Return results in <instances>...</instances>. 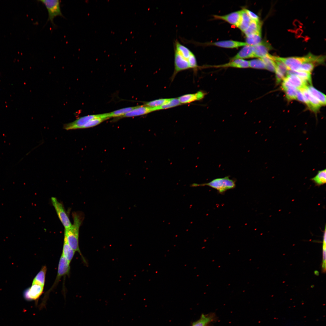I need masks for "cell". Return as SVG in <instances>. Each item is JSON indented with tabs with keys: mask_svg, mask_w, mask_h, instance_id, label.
Wrapping results in <instances>:
<instances>
[{
	"mask_svg": "<svg viewBox=\"0 0 326 326\" xmlns=\"http://www.w3.org/2000/svg\"><path fill=\"white\" fill-rule=\"evenodd\" d=\"M73 223L69 228L65 229L64 235L67 241L72 248L75 252H78L82 257L84 262L86 261L82 256L79 246V230L81 220L77 213L73 214Z\"/></svg>",
	"mask_w": 326,
	"mask_h": 326,
	"instance_id": "cell-1",
	"label": "cell"
},
{
	"mask_svg": "<svg viewBox=\"0 0 326 326\" xmlns=\"http://www.w3.org/2000/svg\"><path fill=\"white\" fill-rule=\"evenodd\" d=\"M207 186L216 190L219 193H222L225 191L234 188L235 186V181L226 176L223 178L215 179L211 181L205 183L197 184L193 183L190 185L191 187H197Z\"/></svg>",
	"mask_w": 326,
	"mask_h": 326,
	"instance_id": "cell-2",
	"label": "cell"
},
{
	"mask_svg": "<svg viewBox=\"0 0 326 326\" xmlns=\"http://www.w3.org/2000/svg\"><path fill=\"white\" fill-rule=\"evenodd\" d=\"M45 6L48 13L47 22L50 21L53 27H56L54 22V18L58 16L64 18L61 10L60 1L59 0H40L38 1Z\"/></svg>",
	"mask_w": 326,
	"mask_h": 326,
	"instance_id": "cell-3",
	"label": "cell"
},
{
	"mask_svg": "<svg viewBox=\"0 0 326 326\" xmlns=\"http://www.w3.org/2000/svg\"><path fill=\"white\" fill-rule=\"evenodd\" d=\"M109 119L108 113L88 115L81 117L74 121L65 124L63 128L66 130L83 129L84 125L91 120L99 117Z\"/></svg>",
	"mask_w": 326,
	"mask_h": 326,
	"instance_id": "cell-4",
	"label": "cell"
},
{
	"mask_svg": "<svg viewBox=\"0 0 326 326\" xmlns=\"http://www.w3.org/2000/svg\"><path fill=\"white\" fill-rule=\"evenodd\" d=\"M70 263L65 258L62 254H61L60 257L58 269L57 273L56 278L54 283L51 287L50 289L48 291L44 296L41 304L43 305H45L46 299L47 296H48V293L50 292L59 281L61 277L64 276L68 275L69 274L70 270Z\"/></svg>",
	"mask_w": 326,
	"mask_h": 326,
	"instance_id": "cell-5",
	"label": "cell"
},
{
	"mask_svg": "<svg viewBox=\"0 0 326 326\" xmlns=\"http://www.w3.org/2000/svg\"><path fill=\"white\" fill-rule=\"evenodd\" d=\"M275 58L283 62L286 66L288 70L299 71L300 67L304 62L308 61V58L306 55L302 57L292 56L281 57L276 56Z\"/></svg>",
	"mask_w": 326,
	"mask_h": 326,
	"instance_id": "cell-6",
	"label": "cell"
},
{
	"mask_svg": "<svg viewBox=\"0 0 326 326\" xmlns=\"http://www.w3.org/2000/svg\"><path fill=\"white\" fill-rule=\"evenodd\" d=\"M51 200L58 216L65 229L70 227L72 224L62 204L55 197H52Z\"/></svg>",
	"mask_w": 326,
	"mask_h": 326,
	"instance_id": "cell-7",
	"label": "cell"
},
{
	"mask_svg": "<svg viewBox=\"0 0 326 326\" xmlns=\"http://www.w3.org/2000/svg\"><path fill=\"white\" fill-rule=\"evenodd\" d=\"M44 287L37 284H32L31 286L25 290L24 293L25 299L28 301L34 300L36 303L43 293Z\"/></svg>",
	"mask_w": 326,
	"mask_h": 326,
	"instance_id": "cell-8",
	"label": "cell"
},
{
	"mask_svg": "<svg viewBox=\"0 0 326 326\" xmlns=\"http://www.w3.org/2000/svg\"><path fill=\"white\" fill-rule=\"evenodd\" d=\"M253 46L254 57L261 58L266 56L273 48L267 41H261L258 44Z\"/></svg>",
	"mask_w": 326,
	"mask_h": 326,
	"instance_id": "cell-9",
	"label": "cell"
},
{
	"mask_svg": "<svg viewBox=\"0 0 326 326\" xmlns=\"http://www.w3.org/2000/svg\"><path fill=\"white\" fill-rule=\"evenodd\" d=\"M174 66V71L172 76L173 78L178 72L190 68L188 59L184 57L175 51Z\"/></svg>",
	"mask_w": 326,
	"mask_h": 326,
	"instance_id": "cell-10",
	"label": "cell"
},
{
	"mask_svg": "<svg viewBox=\"0 0 326 326\" xmlns=\"http://www.w3.org/2000/svg\"><path fill=\"white\" fill-rule=\"evenodd\" d=\"M275 64L276 78L277 83L283 80L287 75L288 70L285 64L281 61L276 59L275 56L271 55Z\"/></svg>",
	"mask_w": 326,
	"mask_h": 326,
	"instance_id": "cell-11",
	"label": "cell"
},
{
	"mask_svg": "<svg viewBox=\"0 0 326 326\" xmlns=\"http://www.w3.org/2000/svg\"><path fill=\"white\" fill-rule=\"evenodd\" d=\"M241 14V10L223 15H214L213 17L216 19L224 20L238 27L240 21Z\"/></svg>",
	"mask_w": 326,
	"mask_h": 326,
	"instance_id": "cell-12",
	"label": "cell"
},
{
	"mask_svg": "<svg viewBox=\"0 0 326 326\" xmlns=\"http://www.w3.org/2000/svg\"><path fill=\"white\" fill-rule=\"evenodd\" d=\"M302 92L306 98L308 102V107L312 111L316 112L321 106L319 101L314 97L309 92L306 88L299 90Z\"/></svg>",
	"mask_w": 326,
	"mask_h": 326,
	"instance_id": "cell-13",
	"label": "cell"
},
{
	"mask_svg": "<svg viewBox=\"0 0 326 326\" xmlns=\"http://www.w3.org/2000/svg\"><path fill=\"white\" fill-rule=\"evenodd\" d=\"M155 111L154 108L145 105L136 106V107L121 117H131L146 114Z\"/></svg>",
	"mask_w": 326,
	"mask_h": 326,
	"instance_id": "cell-14",
	"label": "cell"
},
{
	"mask_svg": "<svg viewBox=\"0 0 326 326\" xmlns=\"http://www.w3.org/2000/svg\"><path fill=\"white\" fill-rule=\"evenodd\" d=\"M207 45H213L218 47L227 48H234L248 45L246 42L232 40H226L208 43Z\"/></svg>",
	"mask_w": 326,
	"mask_h": 326,
	"instance_id": "cell-15",
	"label": "cell"
},
{
	"mask_svg": "<svg viewBox=\"0 0 326 326\" xmlns=\"http://www.w3.org/2000/svg\"><path fill=\"white\" fill-rule=\"evenodd\" d=\"M284 80L290 85L298 90L306 88L308 86L300 78L294 74H288Z\"/></svg>",
	"mask_w": 326,
	"mask_h": 326,
	"instance_id": "cell-16",
	"label": "cell"
},
{
	"mask_svg": "<svg viewBox=\"0 0 326 326\" xmlns=\"http://www.w3.org/2000/svg\"><path fill=\"white\" fill-rule=\"evenodd\" d=\"M205 94V92L200 91L194 94H184L177 98L181 104H185L200 100L204 98Z\"/></svg>",
	"mask_w": 326,
	"mask_h": 326,
	"instance_id": "cell-17",
	"label": "cell"
},
{
	"mask_svg": "<svg viewBox=\"0 0 326 326\" xmlns=\"http://www.w3.org/2000/svg\"><path fill=\"white\" fill-rule=\"evenodd\" d=\"M211 67L215 68L233 67L245 68L249 67L248 61L241 59L231 61L229 62L222 65H214Z\"/></svg>",
	"mask_w": 326,
	"mask_h": 326,
	"instance_id": "cell-18",
	"label": "cell"
},
{
	"mask_svg": "<svg viewBox=\"0 0 326 326\" xmlns=\"http://www.w3.org/2000/svg\"><path fill=\"white\" fill-rule=\"evenodd\" d=\"M254 58L253 46L247 45L244 47L233 57L231 59V61L238 59H247Z\"/></svg>",
	"mask_w": 326,
	"mask_h": 326,
	"instance_id": "cell-19",
	"label": "cell"
},
{
	"mask_svg": "<svg viewBox=\"0 0 326 326\" xmlns=\"http://www.w3.org/2000/svg\"><path fill=\"white\" fill-rule=\"evenodd\" d=\"M282 89L284 91L286 97L289 100L296 99L297 92L298 89L290 85L283 80L282 84Z\"/></svg>",
	"mask_w": 326,
	"mask_h": 326,
	"instance_id": "cell-20",
	"label": "cell"
},
{
	"mask_svg": "<svg viewBox=\"0 0 326 326\" xmlns=\"http://www.w3.org/2000/svg\"><path fill=\"white\" fill-rule=\"evenodd\" d=\"M215 319L214 314H202L199 319L194 322L191 326H207Z\"/></svg>",
	"mask_w": 326,
	"mask_h": 326,
	"instance_id": "cell-21",
	"label": "cell"
},
{
	"mask_svg": "<svg viewBox=\"0 0 326 326\" xmlns=\"http://www.w3.org/2000/svg\"><path fill=\"white\" fill-rule=\"evenodd\" d=\"M75 252V251L70 246L66 237L64 236L62 254L69 263H70Z\"/></svg>",
	"mask_w": 326,
	"mask_h": 326,
	"instance_id": "cell-22",
	"label": "cell"
},
{
	"mask_svg": "<svg viewBox=\"0 0 326 326\" xmlns=\"http://www.w3.org/2000/svg\"><path fill=\"white\" fill-rule=\"evenodd\" d=\"M261 23L260 21H251L247 29L244 32L246 37L257 33H261Z\"/></svg>",
	"mask_w": 326,
	"mask_h": 326,
	"instance_id": "cell-23",
	"label": "cell"
},
{
	"mask_svg": "<svg viewBox=\"0 0 326 326\" xmlns=\"http://www.w3.org/2000/svg\"><path fill=\"white\" fill-rule=\"evenodd\" d=\"M307 89L310 93L320 103L321 106L326 104V96L321 92L311 85H308Z\"/></svg>",
	"mask_w": 326,
	"mask_h": 326,
	"instance_id": "cell-24",
	"label": "cell"
},
{
	"mask_svg": "<svg viewBox=\"0 0 326 326\" xmlns=\"http://www.w3.org/2000/svg\"><path fill=\"white\" fill-rule=\"evenodd\" d=\"M241 14L240 21L238 27L244 32L249 25L251 20L249 17L244 9L241 10Z\"/></svg>",
	"mask_w": 326,
	"mask_h": 326,
	"instance_id": "cell-25",
	"label": "cell"
},
{
	"mask_svg": "<svg viewBox=\"0 0 326 326\" xmlns=\"http://www.w3.org/2000/svg\"><path fill=\"white\" fill-rule=\"evenodd\" d=\"M47 268L43 266L34 279L32 284H37L44 286Z\"/></svg>",
	"mask_w": 326,
	"mask_h": 326,
	"instance_id": "cell-26",
	"label": "cell"
},
{
	"mask_svg": "<svg viewBox=\"0 0 326 326\" xmlns=\"http://www.w3.org/2000/svg\"><path fill=\"white\" fill-rule=\"evenodd\" d=\"M288 74L296 75L305 82L308 85L311 84L312 77L311 73L303 71H294L288 70Z\"/></svg>",
	"mask_w": 326,
	"mask_h": 326,
	"instance_id": "cell-27",
	"label": "cell"
},
{
	"mask_svg": "<svg viewBox=\"0 0 326 326\" xmlns=\"http://www.w3.org/2000/svg\"><path fill=\"white\" fill-rule=\"evenodd\" d=\"M311 179L317 186H320L325 184L326 182V169L319 171L317 174Z\"/></svg>",
	"mask_w": 326,
	"mask_h": 326,
	"instance_id": "cell-28",
	"label": "cell"
},
{
	"mask_svg": "<svg viewBox=\"0 0 326 326\" xmlns=\"http://www.w3.org/2000/svg\"><path fill=\"white\" fill-rule=\"evenodd\" d=\"M181 104L177 98H171L161 106L154 107L155 111L177 107Z\"/></svg>",
	"mask_w": 326,
	"mask_h": 326,
	"instance_id": "cell-29",
	"label": "cell"
},
{
	"mask_svg": "<svg viewBox=\"0 0 326 326\" xmlns=\"http://www.w3.org/2000/svg\"><path fill=\"white\" fill-rule=\"evenodd\" d=\"M260 59L264 63L265 69L272 72H275V62L271 57L270 54L268 53L266 56Z\"/></svg>",
	"mask_w": 326,
	"mask_h": 326,
	"instance_id": "cell-30",
	"label": "cell"
},
{
	"mask_svg": "<svg viewBox=\"0 0 326 326\" xmlns=\"http://www.w3.org/2000/svg\"><path fill=\"white\" fill-rule=\"evenodd\" d=\"M261 33H259L246 37V43L252 46L258 44L261 41Z\"/></svg>",
	"mask_w": 326,
	"mask_h": 326,
	"instance_id": "cell-31",
	"label": "cell"
},
{
	"mask_svg": "<svg viewBox=\"0 0 326 326\" xmlns=\"http://www.w3.org/2000/svg\"><path fill=\"white\" fill-rule=\"evenodd\" d=\"M136 107V106L124 108L109 113V118L119 117H121Z\"/></svg>",
	"mask_w": 326,
	"mask_h": 326,
	"instance_id": "cell-32",
	"label": "cell"
},
{
	"mask_svg": "<svg viewBox=\"0 0 326 326\" xmlns=\"http://www.w3.org/2000/svg\"><path fill=\"white\" fill-rule=\"evenodd\" d=\"M170 98H161L146 102L144 105L152 107L161 106L168 102Z\"/></svg>",
	"mask_w": 326,
	"mask_h": 326,
	"instance_id": "cell-33",
	"label": "cell"
},
{
	"mask_svg": "<svg viewBox=\"0 0 326 326\" xmlns=\"http://www.w3.org/2000/svg\"><path fill=\"white\" fill-rule=\"evenodd\" d=\"M248 63L249 67L257 69H265V65L260 58L250 60L248 61Z\"/></svg>",
	"mask_w": 326,
	"mask_h": 326,
	"instance_id": "cell-34",
	"label": "cell"
},
{
	"mask_svg": "<svg viewBox=\"0 0 326 326\" xmlns=\"http://www.w3.org/2000/svg\"><path fill=\"white\" fill-rule=\"evenodd\" d=\"M316 65V64L313 62H306L301 66L299 71H303L311 73Z\"/></svg>",
	"mask_w": 326,
	"mask_h": 326,
	"instance_id": "cell-35",
	"label": "cell"
},
{
	"mask_svg": "<svg viewBox=\"0 0 326 326\" xmlns=\"http://www.w3.org/2000/svg\"><path fill=\"white\" fill-rule=\"evenodd\" d=\"M107 119L104 117H99L92 119L86 124L83 129L89 128L97 126Z\"/></svg>",
	"mask_w": 326,
	"mask_h": 326,
	"instance_id": "cell-36",
	"label": "cell"
},
{
	"mask_svg": "<svg viewBox=\"0 0 326 326\" xmlns=\"http://www.w3.org/2000/svg\"><path fill=\"white\" fill-rule=\"evenodd\" d=\"M323 264L322 270L324 272L325 271V258H326V227L323 233Z\"/></svg>",
	"mask_w": 326,
	"mask_h": 326,
	"instance_id": "cell-37",
	"label": "cell"
},
{
	"mask_svg": "<svg viewBox=\"0 0 326 326\" xmlns=\"http://www.w3.org/2000/svg\"><path fill=\"white\" fill-rule=\"evenodd\" d=\"M188 61L190 68L196 69L198 68L196 58L193 53L189 58Z\"/></svg>",
	"mask_w": 326,
	"mask_h": 326,
	"instance_id": "cell-38",
	"label": "cell"
},
{
	"mask_svg": "<svg viewBox=\"0 0 326 326\" xmlns=\"http://www.w3.org/2000/svg\"><path fill=\"white\" fill-rule=\"evenodd\" d=\"M296 99L299 101L305 103L308 106V101L306 98L300 90H298Z\"/></svg>",
	"mask_w": 326,
	"mask_h": 326,
	"instance_id": "cell-39",
	"label": "cell"
},
{
	"mask_svg": "<svg viewBox=\"0 0 326 326\" xmlns=\"http://www.w3.org/2000/svg\"><path fill=\"white\" fill-rule=\"evenodd\" d=\"M245 11L251 20L255 21H260L259 17L256 14L247 9H244Z\"/></svg>",
	"mask_w": 326,
	"mask_h": 326,
	"instance_id": "cell-40",
	"label": "cell"
}]
</instances>
